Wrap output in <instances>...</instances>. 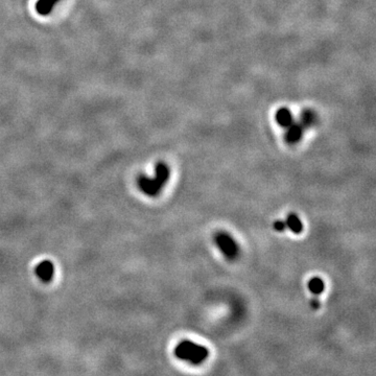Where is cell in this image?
<instances>
[{
  "mask_svg": "<svg viewBox=\"0 0 376 376\" xmlns=\"http://www.w3.org/2000/svg\"><path fill=\"white\" fill-rule=\"evenodd\" d=\"M170 178L171 170L169 165L164 162H159L155 166V177L151 178L146 175H140L137 179V186L145 196L155 198L159 196Z\"/></svg>",
  "mask_w": 376,
  "mask_h": 376,
  "instance_id": "cell-1",
  "label": "cell"
},
{
  "mask_svg": "<svg viewBox=\"0 0 376 376\" xmlns=\"http://www.w3.org/2000/svg\"><path fill=\"white\" fill-rule=\"evenodd\" d=\"M174 354L180 360H184L190 365L198 366L203 364L208 358L209 350L205 346L196 344L189 340H184L175 347Z\"/></svg>",
  "mask_w": 376,
  "mask_h": 376,
  "instance_id": "cell-2",
  "label": "cell"
},
{
  "mask_svg": "<svg viewBox=\"0 0 376 376\" xmlns=\"http://www.w3.org/2000/svg\"><path fill=\"white\" fill-rule=\"evenodd\" d=\"M213 241L215 246L220 251V253L225 256V258H227L228 260L238 259L241 252L240 246L229 233L225 231H218L217 233H215Z\"/></svg>",
  "mask_w": 376,
  "mask_h": 376,
  "instance_id": "cell-3",
  "label": "cell"
},
{
  "mask_svg": "<svg viewBox=\"0 0 376 376\" xmlns=\"http://www.w3.org/2000/svg\"><path fill=\"white\" fill-rule=\"evenodd\" d=\"M304 131H305V128L299 121L292 122L289 127L286 128V133L284 136L286 143L290 145H295L299 143L302 140Z\"/></svg>",
  "mask_w": 376,
  "mask_h": 376,
  "instance_id": "cell-4",
  "label": "cell"
},
{
  "mask_svg": "<svg viewBox=\"0 0 376 376\" xmlns=\"http://www.w3.org/2000/svg\"><path fill=\"white\" fill-rule=\"evenodd\" d=\"M54 264L50 260H43L37 264L35 273L41 281L45 283L50 282L54 276Z\"/></svg>",
  "mask_w": 376,
  "mask_h": 376,
  "instance_id": "cell-5",
  "label": "cell"
},
{
  "mask_svg": "<svg viewBox=\"0 0 376 376\" xmlns=\"http://www.w3.org/2000/svg\"><path fill=\"white\" fill-rule=\"evenodd\" d=\"M276 121L281 128H287L295 121L294 115L287 108H280L276 113Z\"/></svg>",
  "mask_w": 376,
  "mask_h": 376,
  "instance_id": "cell-6",
  "label": "cell"
},
{
  "mask_svg": "<svg viewBox=\"0 0 376 376\" xmlns=\"http://www.w3.org/2000/svg\"><path fill=\"white\" fill-rule=\"evenodd\" d=\"M285 224H286V228H288L292 233L300 234L303 232V229H304L303 222L296 213H289L286 216Z\"/></svg>",
  "mask_w": 376,
  "mask_h": 376,
  "instance_id": "cell-7",
  "label": "cell"
},
{
  "mask_svg": "<svg viewBox=\"0 0 376 376\" xmlns=\"http://www.w3.org/2000/svg\"><path fill=\"white\" fill-rule=\"evenodd\" d=\"M59 2L60 0H38L36 4V12L41 16H47Z\"/></svg>",
  "mask_w": 376,
  "mask_h": 376,
  "instance_id": "cell-8",
  "label": "cell"
},
{
  "mask_svg": "<svg viewBox=\"0 0 376 376\" xmlns=\"http://www.w3.org/2000/svg\"><path fill=\"white\" fill-rule=\"evenodd\" d=\"M299 122L303 125L305 129L311 128V127H313V125H315V123L317 122V115L313 110L306 109L301 113Z\"/></svg>",
  "mask_w": 376,
  "mask_h": 376,
  "instance_id": "cell-9",
  "label": "cell"
},
{
  "mask_svg": "<svg viewBox=\"0 0 376 376\" xmlns=\"http://www.w3.org/2000/svg\"><path fill=\"white\" fill-rule=\"evenodd\" d=\"M308 287L311 290V292L315 296L321 295L325 289V283L324 281L319 277H314L309 281Z\"/></svg>",
  "mask_w": 376,
  "mask_h": 376,
  "instance_id": "cell-10",
  "label": "cell"
},
{
  "mask_svg": "<svg viewBox=\"0 0 376 376\" xmlns=\"http://www.w3.org/2000/svg\"><path fill=\"white\" fill-rule=\"evenodd\" d=\"M274 229L278 232H283L285 231L286 229V224L284 220H281V219H278V220H275L274 221V225H273Z\"/></svg>",
  "mask_w": 376,
  "mask_h": 376,
  "instance_id": "cell-11",
  "label": "cell"
},
{
  "mask_svg": "<svg viewBox=\"0 0 376 376\" xmlns=\"http://www.w3.org/2000/svg\"><path fill=\"white\" fill-rule=\"evenodd\" d=\"M320 306H321V303H320L319 299L318 298H313L312 301H311V308L314 311H318L320 309Z\"/></svg>",
  "mask_w": 376,
  "mask_h": 376,
  "instance_id": "cell-12",
  "label": "cell"
}]
</instances>
